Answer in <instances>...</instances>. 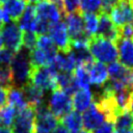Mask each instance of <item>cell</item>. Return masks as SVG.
<instances>
[{"mask_svg": "<svg viewBox=\"0 0 133 133\" xmlns=\"http://www.w3.org/2000/svg\"><path fill=\"white\" fill-rule=\"evenodd\" d=\"M12 77V85L18 87H23L29 82L31 63L29 58V50L22 48L14 54V57L9 64Z\"/></svg>", "mask_w": 133, "mask_h": 133, "instance_id": "obj_1", "label": "cell"}, {"mask_svg": "<svg viewBox=\"0 0 133 133\" xmlns=\"http://www.w3.org/2000/svg\"><path fill=\"white\" fill-rule=\"evenodd\" d=\"M88 50L94 58L100 62H113L118 58L117 47L114 42L95 35L89 38Z\"/></svg>", "mask_w": 133, "mask_h": 133, "instance_id": "obj_2", "label": "cell"}, {"mask_svg": "<svg viewBox=\"0 0 133 133\" xmlns=\"http://www.w3.org/2000/svg\"><path fill=\"white\" fill-rule=\"evenodd\" d=\"M57 72L51 66H31L29 82L42 88L43 90H54L57 88L56 83Z\"/></svg>", "mask_w": 133, "mask_h": 133, "instance_id": "obj_3", "label": "cell"}, {"mask_svg": "<svg viewBox=\"0 0 133 133\" xmlns=\"http://www.w3.org/2000/svg\"><path fill=\"white\" fill-rule=\"evenodd\" d=\"M34 133H52L59 123V119L50 111L47 103L34 108Z\"/></svg>", "mask_w": 133, "mask_h": 133, "instance_id": "obj_4", "label": "cell"}, {"mask_svg": "<svg viewBox=\"0 0 133 133\" xmlns=\"http://www.w3.org/2000/svg\"><path fill=\"white\" fill-rule=\"evenodd\" d=\"M47 106L50 109V111L58 119H60L63 115L72 111V98L62 89L55 88L54 90H52V94L50 95Z\"/></svg>", "mask_w": 133, "mask_h": 133, "instance_id": "obj_5", "label": "cell"}, {"mask_svg": "<svg viewBox=\"0 0 133 133\" xmlns=\"http://www.w3.org/2000/svg\"><path fill=\"white\" fill-rule=\"evenodd\" d=\"M0 35L3 42V46L12 52H18L23 46V33L17 22L10 21L3 24Z\"/></svg>", "mask_w": 133, "mask_h": 133, "instance_id": "obj_6", "label": "cell"}, {"mask_svg": "<svg viewBox=\"0 0 133 133\" xmlns=\"http://www.w3.org/2000/svg\"><path fill=\"white\" fill-rule=\"evenodd\" d=\"M106 121L111 119L96 101H92V103L89 105V107L84 111L82 115V124L85 130L87 131L95 130L97 127H99Z\"/></svg>", "mask_w": 133, "mask_h": 133, "instance_id": "obj_7", "label": "cell"}, {"mask_svg": "<svg viewBox=\"0 0 133 133\" xmlns=\"http://www.w3.org/2000/svg\"><path fill=\"white\" fill-rule=\"evenodd\" d=\"M34 109L30 106L17 111L11 133H34Z\"/></svg>", "mask_w": 133, "mask_h": 133, "instance_id": "obj_8", "label": "cell"}, {"mask_svg": "<svg viewBox=\"0 0 133 133\" xmlns=\"http://www.w3.org/2000/svg\"><path fill=\"white\" fill-rule=\"evenodd\" d=\"M110 19L116 27L133 23V9L130 1L119 0L110 9Z\"/></svg>", "mask_w": 133, "mask_h": 133, "instance_id": "obj_9", "label": "cell"}, {"mask_svg": "<svg viewBox=\"0 0 133 133\" xmlns=\"http://www.w3.org/2000/svg\"><path fill=\"white\" fill-rule=\"evenodd\" d=\"M48 32L50 33V37L53 41L55 47H57L60 50V52L71 51L70 36L66 30L65 23L63 21H58L52 24Z\"/></svg>", "mask_w": 133, "mask_h": 133, "instance_id": "obj_10", "label": "cell"}, {"mask_svg": "<svg viewBox=\"0 0 133 133\" xmlns=\"http://www.w3.org/2000/svg\"><path fill=\"white\" fill-rule=\"evenodd\" d=\"M99 20H98V29H97V34L98 36L104 37L106 39L116 42V39L119 37L118 36V31L117 27L113 24L111 21L109 15L107 12H99Z\"/></svg>", "mask_w": 133, "mask_h": 133, "instance_id": "obj_11", "label": "cell"}, {"mask_svg": "<svg viewBox=\"0 0 133 133\" xmlns=\"http://www.w3.org/2000/svg\"><path fill=\"white\" fill-rule=\"evenodd\" d=\"M65 19V26L66 30L70 36V42L73 39H78L85 37L84 32V25H83V19H82V12H73L68 14L64 16Z\"/></svg>", "mask_w": 133, "mask_h": 133, "instance_id": "obj_12", "label": "cell"}, {"mask_svg": "<svg viewBox=\"0 0 133 133\" xmlns=\"http://www.w3.org/2000/svg\"><path fill=\"white\" fill-rule=\"evenodd\" d=\"M35 12L36 18L43 19L48 21L50 24H54L58 21H60L61 14L56 8L55 5H53L48 0H41L35 5Z\"/></svg>", "mask_w": 133, "mask_h": 133, "instance_id": "obj_13", "label": "cell"}, {"mask_svg": "<svg viewBox=\"0 0 133 133\" xmlns=\"http://www.w3.org/2000/svg\"><path fill=\"white\" fill-rule=\"evenodd\" d=\"M115 45L117 47L119 63L130 70H133V42L131 39L118 37Z\"/></svg>", "mask_w": 133, "mask_h": 133, "instance_id": "obj_14", "label": "cell"}, {"mask_svg": "<svg viewBox=\"0 0 133 133\" xmlns=\"http://www.w3.org/2000/svg\"><path fill=\"white\" fill-rule=\"evenodd\" d=\"M90 83L97 87H102L108 81V71L103 62L92 61L88 65Z\"/></svg>", "mask_w": 133, "mask_h": 133, "instance_id": "obj_15", "label": "cell"}, {"mask_svg": "<svg viewBox=\"0 0 133 133\" xmlns=\"http://www.w3.org/2000/svg\"><path fill=\"white\" fill-rule=\"evenodd\" d=\"M22 89L28 105L33 109L45 103V90L32 84L31 82H28L26 85H24Z\"/></svg>", "mask_w": 133, "mask_h": 133, "instance_id": "obj_16", "label": "cell"}, {"mask_svg": "<svg viewBox=\"0 0 133 133\" xmlns=\"http://www.w3.org/2000/svg\"><path fill=\"white\" fill-rule=\"evenodd\" d=\"M94 101V94L90 91L89 88H80L78 89L72 98V105L73 108L78 111H85L89 105Z\"/></svg>", "mask_w": 133, "mask_h": 133, "instance_id": "obj_17", "label": "cell"}, {"mask_svg": "<svg viewBox=\"0 0 133 133\" xmlns=\"http://www.w3.org/2000/svg\"><path fill=\"white\" fill-rule=\"evenodd\" d=\"M18 25L21 30L26 31H34L35 24H36V12H35V5L34 3H29L19 20L17 21Z\"/></svg>", "mask_w": 133, "mask_h": 133, "instance_id": "obj_18", "label": "cell"}, {"mask_svg": "<svg viewBox=\"0 0 133 133\" xmlns=\"http://www.w3.org/2000/svg\"><path fill=\"white\" fill-rule=\"evenodd\" d=\"M2 9L9 17L10 21L17 22L26 8V1L24 0H5L2 3Z\"/></svg>", "mask_w": 133, "mask_h": 133, "instance_id": "obj_19", "label": "cell"}, {"mask_svg": "<svg viewBox=\"0 0 133 133\" xmlns=\"http://www.w3.org/2000/svg\"><path fill=\"white\" fill-rule=\"evenodd\" d=\"M7 102L17 111L22 110V109L26 108L27 106H29L26 101V98L24 96L23 89L21 87L15 86V85H11L7 89Z\"/></svg>", "mask_w": 133, "mask_h": 133, "instance_id": "obj_20", "label": "cell"}, {"mask_svg": "<svg viewBox=\"0 0 133 133\" xmlns=\"http://www.w3.org/2000/svg\"><path fill=\"white\" fill-rule=\"evenodd\" d=\"M61 124L72 132H77L81 130L83 124H82V115L78 111H70L65 115H63L60 119Z\"/></svg>", "mask_w": 133, "mask_h": 133, "instance_id": "obj_21", "label": "cell"}, {"mask_svg": "<svg viewBox=\"0 0 133 133\" xmlns=\"http://www.w3.org/2000/svg\"><path fill=\"white\" fill-rule=\"evenodd\" d=\"M82 19H83V25H84L85 35L88 38L95 36L97 34L99 16L96 12H84L83 11Z\"/></svg>", "mask_w": 133, "mask_h": 133, "instance_id": "obj_22", "label": "cell"}, {"mask_svg": "<svg viewBox=\"0 0 133 133\" xmlns=\"http://www.w3.org/2000/svg\"><path fill=\"white\" fill-rule=\"evenodd\" d=\"M73 76L79 88H89L90 79L88 73V65H84V64L76 65L75 70L73 71Z\"/></svg>", "mask_w": 133, "mask_h": 133, "instance_id": "obj_23", "label": "cell"}, {"mask_svg": "<svg viewBox=\"0 0 133 133\" xmlns=\"http://www.w3.org/2000/svg\"><path fill=\"white\" fill-rule=\"evenodd\" d=\"M36 46H37V48H39L47 54V56L49 57V59L51 60V63H52L53 59L55 58V56L57 54V48L55 47L51 37L46 34L39 35L36 41Z\"/></svg>", "mask_w": 133, "mask_h": 133, "instance_id": "obj_24", "label": "cell"}, {"mask_svg": "<svg viewBox=\"0 0 133 133\" xmlns=\"http://www.w3.org/2000/svg\"><path fill=\"white\" fill-rule=\"evenodd\" d=\"M113 123L116 130H129L133 126V114L129 109L122 110L114 116Z\"/></svg>", "mask_w": 133, "mask_h": 133, "instance_id": "obj_25", "label": "cell"}, {"mask_svg": "<svg viewBox=\"0 0 133 133\" xmlns=\"http://www.w3.org/2000/svg\"><path fill=\"white\" fill-rule=\"evenodd\" d=\"M29 58H30L31 66H34V68L48 66L51 64V60L49 59L47 54L37 47L29 51Z\"/></svg>", "mask_w": 133, "mask_h": 133, "instance_id": "obj_26", "label": "cell"}, {"mask_svg": "<svg viewBox=\"0 0 133 133\" xmlns=\"http://www.w3.org/2000/svg\"><path fill=\"white\" fill-rule=\"evenodd\" d=\"M17 110L11 105H4L0 107V126L9 127L16 117Z\"/></svg>", "mask_w": 133, "mask_h": 133, "instance_id": "obj_27", "label": "cell"}, {"mask_svg": "<svg viewBox=\"0 0 133 133\" xmlns=\"http://www.w3.org/2000/svg\"><path fill=\"white\" fill-rule=\"evenodd\" d=\"M80 9L84 12H97L101 10V0H80Z\"/></svg>", "mask_w": 133, "mask_h": 133, "instance_id": "obj_28", "label": "cell"}, {"mask_svg": "<svg viewBox=\"0 0 133 133\" xmlns=\"http://www.w3.org/2000/svg\"><path fill=\"white\" fill-rule=\"evenodd\" d=\"M36 41H37V36L36 33L33 31H26L23 34V47L29 51H31L36 47Z\"/></svg>", "mask_w": 133, "mask_h": 133, "instance_id": "obj_29", "label": "cell"}, {"mask_svg": "<svg viewBox=\"0 0 133 133\" xmlns=\"http://www.w3.org/2000/svg\"><path fill=\"white\" fill-rule=\"evenodd\" d=\"M63 6H64L65 15L81 11L80 0H63Z\"/></svg>", "mask_w": 133, "mask_h": 133, "instance_id": "obj_30", "label": "cell"}, {"mask_svg": "<svg viewBox=\"0 0 133 133\" xmlns=\"http://www.w3.org/2000/svg\"><path fill=\"white\" fill-rule=\"evenodd\" d=\"M117 31H118V36L122 38H127V39L133 38V23H129L124 26L117 27Z\"/></svg>", "mask_w": 133, "mask_h": 133, "instance_id": "obj_31", "label": "cell"}, {"mask_svg": "<svg viewBox=\"0 0 133 133\" xmlns=\"http://www.w3.org/2000/svg\"><path fill=\"white\" fill-rule=\"evenodd\" d=\"M114 132V123L113 121H106L99 127H97L92 133H113Z\"/></svg>", "mask_w": 133, "mask_h": 133, "instance_id": "obj_32", "label": "cell"}, {"mask_svg": "<svg viewBox=\"0 0 133 133\" xmlns=\"http://www.w3.org/2000/svg\"><path fill=\"white\" fill-rule=\"evenodd\" d=\"M119 0H101V10L99 12H109L110 9L118 2Z\"/></svg>", "mask_w": 133, "mask_h": 133, "instance_id": "obj_33", "label": "cell"}, {"mask_svg": "<svg viewBox=\"0 0 133 133\" xmlns=\"http://www.w3.org/2000/svg\"><path fill=\"white\" fill-rule=\"evenodd\" d=\"M7 89L8 88L0 86V107L6 105L7 103Z\"/></svg>", "mask_w": 133, "mask_h": 133, "instance_id": "obj_34", "label": "cell"}, {"mask_svg": "<svg viewBox=\"0 0 133 133\" xmlns=\"http://www.w3.org/2000/svg\"><path fill=\"white\" fill-rule=\"evenodd\" d=\"M49 2H51L53 5L56 6V8L60 11L61 16H65V11H64V6H63V0H48Z\"/></svg>", "mask_w": 133, "mask_h": 133, "instance_id": "obj_35", "label": "cell"}, {"mask_svg": "<svg viewBox=\"0 0 133 133\" xmlns=\"http://www.w3.org/2000/svg\"><path fill=\"white\" fill-rule=\"evenodd\" d=\"M52 133H70V131L62 124H60V125H57L56 126V128L53 130Z\"/></svg>", "mask_w": 133, "mask_h": 133, "instance_id": "obj_36", "label": "cell"}, {"mask_svg": "<svg viewBox=\"0 0 133 133\" xmlns=\"http://www.w3.org/2000/svg\"><path fill=\"white\" fill-rule=\"evenodd\" d=\"M0 133H11V130L9 127L0 126Z\"/></svg>", "mask_w": 133, "mask_h": 133, "instance_id": "obj_37", "label": "cell"}, {"mask_svg": "<svg viewBox=\"0 0 133 133\" xmlns=\"http://www.w3.org/2000/svg\"><path fill=\"white\" fill-rule=\"evenodd\" d=\"M128 109H130L131 111V113L133 114V96H132V99H131V101H130V104H129V108Z\"/></svg>", "mask_w": 133, "mask_h": 133, "instance_id": "obj_38", "label": "cell"}, {"mask_svg": "<svg viewBox=\"0 0 133 133\" xmlns=\"http://www.w3.org/2000/svg\"><path fill=\"white\" fill-rule=\"evenodd\" d=\"M113 133H131L129 130H116L115 132H113Z\"/></svg>", "mask_w": 133, "mask_h": 133, "instance_id": "obj_39", "label": "cell"}, {"mask_svg": "<svg viewBox=\"0 0 133 133\" xmlns=\"http://www.w3.org/2000/svg\"><path fill=\"white\" fill-rule=\"evenodd\" d=\"M73 133H90V132L87 131V130H79V131H77V132H73Z\"/></svg>", "mask_w": 133, "mask_h": 133, "instance_id": "obj_40", "label": "cell"}, {"mask_svg": "<svg viewBox=\"0 0 133 133\" xmlns=\"http://www.w3.org/2000/svg\"><path fill=\"white\" fill-rule=\"evenodd\" d=\"M24 1L29 2V3H37V2H38V1H41V0H24Z\"/></svg>", "mask_w": 133, "mask_h": 133, "instance_id": "obj_41", "label": "cell"}, {"mask_svg": "<svg viewBox=\"0 0 133 133\" xmlns=\"http://www.w3.org/2000/svg\"><path fill=\"white\" fill-rule=\"evenodd\" d=\"M4 1H5V0H0V5H1V4H2Z\"/></svg>", "mask_w": 133, "mask_h": 133, "instance_id": "obj_42", "label": "cell"}, {"mask_svg": "<svg viewBox=\"0 0 133 133\" xmlns=\"http://www.w3.org/2000/svg\"><path fill=\"white\" fill-rule=\"evenodd\" d=\"M130 132H131V133H133V126L131 127V131H130Z\"/></svg>", "mask_w": 133, "mask_h": 133, "instance_id": "obj_43", "label": "cell"}, {"mask_svg": "<svg viewBox=\"0 0 133 133\" xmlns=\"http://www.w3.org/2000/svg\"><path fill=\"white\" fill-rule=\"evenodd\" d=\"M131 2H132L131 3V6H132V9H133V0H131Z\"/></svg>", "mask_w": 133, "mask_h": 133, "instance_id": "obj_44", "label": "cell"}, {"mask_svg": "<svg viewBox=\"0 0 133 133\" xmlns=\"http://www.w3.org/2000/svg\"><path fill=\"white\" fill-rule=\"evenodd\" d=\"M127 1H131V0H127Z\"/></svg>", "mask_w": 133, "mask_h": 133, "instance_id": "obj_45", "label": "cell"}]
</instances>
